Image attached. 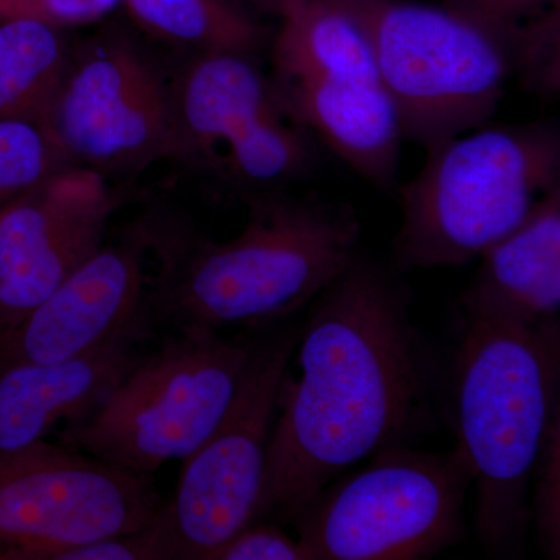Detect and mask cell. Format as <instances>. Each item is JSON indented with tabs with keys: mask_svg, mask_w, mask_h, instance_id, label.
<instances>
[{
	"mask_svg": "<svg viewBox=\"0 0 560 560\" xmlns=\"http://www.w3.org/2000/svg\"><path fill=\"white\" fill-rule=\"evenodd\" d=\"M296 348L300 377L289 370L280 388L256 522L291 523L342 471L415 433L429 399L408 291L360 254L313 301Z\"/></svg>",
	"mask_w": 560,
	"mask_h": 560,
	"instance_id": "cell-1",
	"label": "cell"
},
{
	"mask_svg": "<svg viewBox=\"0 0 560 560\" xmlns=\"http://www.w3.org/2000/svg\"><path fill=\"white\" fill-rule=\"evenodd\" d=\"M357 210L312 191L256 195L241 234L173 250L149 308L178 329L265 326L311 304L359 256Z\"/></svg>",
	"mask_w": 560,
	"mask_h": 560,
	"instance_id": "cell-2",
	"label": "cell"
},
{
	"mask_svg": "<svg viewBox=\"0 0 560 560\" xmlns=\"http://www.w3.org/2000/svg\"><path fill=\"white\" fill-rule=\"evenodd\" d=\"M560 330L466 319L453 366V416L477 486V529L490 551L521 540L541 452L559 427Z\"/></svg>",
	"mask_w": 560,
	"mask_h": 560,
	"instance_id": "cell-3",
	"label": "cell"
},
{
	"mask_svg": "<svg viewBox=\"0 0 560 560\" xmlns=\"http://www.w3.org/2000/svg\"><path fill=\"white\" fill-rule=\"evenodd\" d=\"M425 151L418 175L396 189L401 223L393 256L401 271L480 259L560 186L556 120L489 121Z\"/></svg>",
	"mask_w": 560,
	"mask_h": 560,
	"instance_id": "cell-4",
	"label": "cell"
},
{
	"mask_svg": "<svg viewBox=\"0 0 560 560\" xmlns=\"http://www.w3.org/2000/svg\"><path fill=\"white\" fill-rule=\"evenodd\" d=\"M256 341L179 329L138 357L94 410L69 423L62 442L140 475L186 459L230 410Z\"/></svg>",
	"mask_w": 560,
	"mask_h": 560,
	"instance_id": "cell-5",
	"label": "cell"
},
{
	"mask_svg": "<svg viewBox=\"0 0 560 560\" xmlns=\"http://www.w3.org/2000/svg\"><path fill=\"white\" fill-rule=\"evenodd\" d=\"M272 92L280 110L350 171L397 189L401 135L366 33L334 0H279Z\"/></svg>",
	"mask_w": 560,
	"mask_h": 560,
	"instance_id": "cell-6",
	"label": "cell"
},
{
	"mask_svg": "<svg viewBox=\"0 0 560 560\" xmlns=\"http://www.w3.org/2000/svg\"><path fill=\"white\" fill-rule=\"evenodd\" d=\"M334 2L366 33L404 139L429 150L492 121L511 68L489 33L445 5Z\"/></svg>",
	"mask_w": 560,
	"mask_h": 560,
	"instance_id": "cell-7",
	"label": "cell"
},
{
	"mask_svg": "<svg viewBox=\"0 0 560 560\" xmlns=\"http://www.w3.org/2000/svg\"><path fill=\"white\" fill-rule=\"evenodd\" d=\"M469 466L451 453L394 444L316 493L291 521L311 560H420L463 534Z\"/></svg>",
	"mask_w": 560,
	"mask_h": 560,
	"instance_id": "cell-8",
	"label": "cell"
},
{
	"mask_svg": "<svg viewBox=\"0 0 560 560\" xmlns=\"http://www.w3.org/2000/svg\"><path fill=\"white\" fill-rule=\"evenodd\" d=\"M298 338L294 329L257 338L230 410L183 460L175 493L162 503L176 559L210 560L256 522L280 388Z\"/></svg>",
	"mask_w": 560,
	"mask_h": 560,
	"instance_id": "cell-9",
	"label": "cell"
},
{
	"mask_svg": "<svg viewBox=\"0 0 560 560\" xmlns=\"http://www.w3.org/2000/svg\"><path fill=\"white\" fill-rule=\"evenodd\" d=\"M147 475L43 441L0 456V560L55 552L149 525L161 506Z\"/></svg>",
	"mask_w": 560,
	"mask_h": 560,
	"instance_id": "cell-10",
	"label": "cell"
},
{
	"mask_svg": "<svg viewBox=\"0 0 560 560\" xmlns=\"http://www.w3.org/2000/svg\"><path fill=\"white\" fill-rule=\"evenodd\" d=\"M44 125L73 165L102 175L186 158L172 92L121 40L92 44L69 60Z\"/></svg>",
	"mask_w": 560,
	"mask_h": 560,
	"instance_id": "cell-11",
	"label": "cell"
},
{
	"mask_svg": "<svg viewBox=\"0 0 560 560\" xmlns=\"http://www.w3.org/2000/svg\"><path fill=\"white\" fill-rule=\"evenodd\" d=\"M116 208L105 175L80 165L0 208V330L24 319L97 253Z\"/></svg>",
	"mask_w": 560,
	"mask_h": 560,
	"instance_id": "cell-12",
	"label": "cell"
},
{
	"mask_svg": "<svg viewBox=\"0 0 560 560\" xmlns=\"http://www.w3.org/2000/svg\"><path fill=\"white\" fill-rule=\"evenodd\" d=\"M143 231L103 243L47 300L10 329L0 330V363H55L143 334Z\"/></svg>",
	"mask_w": 560,
	"mask_h": 560,
	"instance_id": "cell-13",
	"label": "cell"
},
{
	"mask_svg": "<svg viewBox=\"0 0 560 560\" xmlns=\"http://www.w3.org/2000/svg\"><path fill=\"white\" fill-rule=\"evenodd\" d=\"M142 334L55 363H0V456L46 441L58 423L94 410L135 363Z\"/></svg>",
	"mask_w": 560,
	"mask_h": 560,
	"instance_id": "cell-14",
	"label": "cell"
},
{
	"mask_svg": "<svg viewBox=\"0 0 560 560\" xmlns=\"http://www.w3.org/2000/svg\"><path fill=\"white\" fill-rule=\"evenodd\" d=\"M480 259L460 298L464 318L526 326L559 323L560 186Z\"/></svg>",
	"mask_w": 560,
	"mask_h": 560,
	"instance_id": "cell-15",
	"label": "cell"
},
{
	"mask_svg": "<svg viewBox=\"0 0 560 560\" xmlns=\"http://www.w3.org/2000/svg\"><path fill=\"white\" fill-rule=\"evenodd\" d=\"M186 158L215 160L280 110L271 81L248 54L209 51L187 66L172 92Z\"/></svg>",
	"mask_w": 560,
	"mask_h": 560,
	"instance_id": "cell-16",
	"label": "cell"
},
{
	"mask_svg": "<svg viewBox=\"0 0 560 560\" xmlns=\"http://www.w3.org/2000/svg\"><path fill=\"white\" fill-rule=\"evenodd\" d=\"M69 55L60 32L32 18L0 25V119L21 117L44 124L60 90Z\"/></svg>",
	"mask_w": 560,
	"mask_h": 560,
	"instance_id": "cell-17",
	"label": "cell"
},
{
	"mask_svg": "<svg viewBox=\"0 0 560 560\" xmlns=\"http://www.w3.org/2000/svg\"><path fill=\"white\" fill-rule=\"evenodd\" d=\"M147 31L200 54H253L264 31L228 0H124Z\"/></svg>",
	"mask_w": 560,
	"mask_h": 560,
	"instance_id": "cell-18",
	"label": "cell"
},
{
	"mask_svg": "<svg viewBox=\"0 0 560 560\" xmlns=\"http://www.w3.org/2000/svg\"><path fill=\"white\" fill-rule=\"evenodd\" d=\"M318 147L311 132L278 110L228 147L221 164L243 186H282L316 168Z\"/></svg>",
	"mask_w": 560,
	"mask_h": 560,
	"instance_id": "cell-19",
	"label": "cell"
},
{
	"mask_svg": "<svg viewBox=\"0 0 560 560\" xmlns=\"http://www.w3.org/2000/svg\"><path fill=\"white\" fill-rule=\"evenodd\" d=\"M70 165L46 125L21 117L0 119V208Z\"/></svg>",
	"mask_w": 560,
	"mask_h": 560,
	"instance_id": "cell-20",
	"label": "cell"
},
{
	"mask_svg": "<svg viewBox=\"0 0 560 560\" xmlns=\"http://www.w3.org/2000/svg\"><path fill=\"white\" fill-rule=\"evenodd\" d=\"M445 7L489 33L504 50L523 28L559 14L560 0H445Z\"/></svg>",
	"mask_w": 560,
	"mask_h": 560,
	"instance_id": "cell-21",
	"label": "cell"
},
{
	"mask_svg": "<svg viewBox=\"0 0 560 560\" xmlns=\"http://www.w3.org/2000/svg\"><path fill=\"white\" fill-rule=\"evenodd\" d=\"M210 560H311V556L278 523L256 522L221 545Z\"/></svg>",
	"mask_w": 560,
	"mask_h": 560,
	"instance_id": "cell-22",
	"label": "cell"
},
{
	"mask_svg": "<svg viewBox=\"0 0 560 560\" xmlns=\"http://www.w3.org/2000/svg\"><path fill=\"white\" fill-rule=\"evenodd\" d=\"M120 2L121 0H5L3 21L32 18L57 28L88 24L102 20Z\"/></svg>",
	"mask_w": 560,
	"mask_h": 560,
	"instance_id": "cell-23",
	"label": "cell"
},
{
	"mask_svg": "<svg viewBox=\"0 0 560 560\" xmlns=\"http://www.w3.org/2000/svg\"><path fill=\"white\" fill-rule=\"evenodd\" d=\"M559 427L541 452L534 477H537V521L547 550L559 555Z\"/></svg>",
	"mask_w": 560,
	"mask_h": 560,
	"instance_id": "cell-24",
	"label": "cell"
},
{
	"mask_svg": "<svg viewBox=\"0 0 560 560\" xmlns=\"http://www.w3.org/2000/svg\"><path fill=\"white\" fill-rule=\"evenodd\" d=\"M270 2L275 3V5H278L279 0H270Z\"/></svg>",
	"mask_w": 560,
	"mask_h": 560,
	"instance_id": "cell-25",
	"label": "cell"
}]
</instances>
